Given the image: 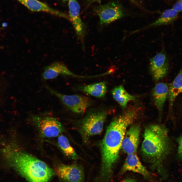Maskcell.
Instances as JSON below:
<instances>
[{
    "label": "cell",
    "instance_id": "83f0119b",
    "mask_svg": "<svg viewBox=\"0 0 182 182\" xmlns=\"http://www.w3.org/2000/svg\"><path fill=\"white\" fill-rule=\"evenodd\" d=\"M2 47H0V49H2Z\"/></svg>",
    "mask_w": 182,
    "mask_h": 182
},
{
    "label": "cell",
    "instance_id": "ac0fdd59",
    "mask_svg": "<svg viewBox=\"0 0 182 182\" xmlns=\"http://www.w3.org/2000/svg\"><path fill=\"white\" fill-rule=\"evenodd\" d=\"M182 92V68L169 88L168 97L169 108L172 109L176 98Z\"/></svg>",
    "mask_w": 182,
    "mask_h": 182
},
{
    "label": "cell",
    "instance_id": "484cf974",
    "mask_svg": "<svg viewBox=\"0 0 182 182\" xmlns=\"http://www.w3.org/2000/svg\"><path fill=\"white\" fill-rule=\"evenodd\" d=\"M7 25V24L6 23H4L2 24V26L3 27H6Z\"/></svg>",
    "mask_w": 182,
    "mask_h": 182
},
{
    "label": "cell",
    "instance_id": "9a60e30c",
    "mask_svg": "<svg viewBox=\"0 0 182 182\" xmlns=\"http://www.w3.org/2000/svg\"><path fill=\"white\" fill-rule=\"evenodd\" d=\"M169 88L167 84L160 82L156 84L153 89L152 94L153 102L160 114L168 97Z\"/></svg>",
    "mask_w": 182,
    "mask_h": 182
},
{
    "label": "cell",
    "instance_id": "8fae6325",
    "mask_svg": "<svg viewBox=\"0 0 182 182\" xmlns=\"http://www.w3.org/2000/svg\"><path fill=\"white\" fill-rule=\"evenodd\" d=\"M69 20L71 22L78 38L82 40L85 32V25L80 16V7L76 0H69Z\"/></svg>",
    "mask_w": 182,
    "mask_h": 182
},
{
    "label": "cell",
    "instance_id": "4fadbf2b",
    "mask_svg": "<svg viewBox=\"0 0 182 182\" xmlns=\"http://www.w3.org/2000/svg\"><path fill=\"white\" fill-rule=\"evenodd\" d=\"M136 154H127L121 172L131 171L140 174L146 178H150L151 176L150 173L141 164Z\"/></svg>",
    "mask_w": 182,
    "mask_h": 182
},
{
    "label": "cell",
    "instance_id": "603a6c76",
    "mask_svg": "<svg viewBox=\"0 0 182 182\" xmlns=\"http://www.w3.org/2000/svg\"><path fill=\"white\" fill-rule=\"evenodd\" d=\"M121 182H137V181L133 179L128 178L124 179Z\"/></svg>",
    "mask_w": 182,
    "mask_h": 182
},
{
    "label": "cell",
    "instance_id": "e0dca14e",
    "mask_svg": "<svg viewBox=\"0 0 182 182\" xmlns=\"http://www.w3.org/2000/svg\"><path fill=\"white\" fill-rule=\"evenodd\" d=\"M178 14V12L173 9H167L164 11L160 17L154 22L141 29L132 31L131 33L132 34L133 33L151 27L168 25L172 23L177 17Z\"/></svg>",
    "mask_w": 182,
    "mask_h": 182
},
{
    "label": "cell",
    "instance_id": "4316f807",
    "mask_svg": "<svg viewBox=\"0 0 182 182\" xmlns=\"http://www.w3.org/2000/svg\"><path fill=\"white\" fill-rule=\"evenodd\" d=\"M69 0H62V1L63 2H65L66 1H69Z\"/></svg>",
    "mask_w": 182,
    "mask_h": 182
},
{
    "label": "cell",
    "instance_id": "7a4b0ae2",
    "mask_svg": "<svg viewBox=\"0 0 182 182\" xmlns=\"http://www.w3.org/2000/svg\"><path fill=\"white\" fill-rule=\"evenodd\" d=\"M3 152L9 166L28 182H50L55 174L45 162L22 150L10 146Z\"/></svg>",
    "mask_w": 182,
    "mask_h": 182
},
{
    "label": "cell",
    "instance_id": "d6986e66",
    "mask_svg": "<svg viewBox=\"0 0 182 182\" xmlns=\"http://www.w3.org/2000/svg\"><path fill=\"white\" fill-rule=\"evenodd\" d=\"M80 89L91 95L101 98L105 95L107 91V86L106 82L103 81L83 86L80 87Z\"/></svg>",
    "mask_w": 182,
    "mask_h": 182
},
{
    "label": "cell",
    "instance_id": "ffe728a7",
    "mask_svg": "<svg viewBox=\"0 0 182 182\" xmlns=\"http://www.w3.org/2000/svg\"><path fill=\"white\" fill-rule=\"evenodd\" d=\"M57 143L59 147L65 155L74 160L80 158L70 145L67 139L64 135L60 134L58 136Z\"/></svg>",
    "mask_w": 182,
    "mask_h": 182
},
{
    "label": "cell",
    "instance_id": "9c48e42d",
    "mask_svg": "<svg viewBox=\"0 0 182 182\" xmlns=\"http://www.w3.org/2000/svg\"><path fill=\"white\" fill-rule=\"evenodd\" d=\"M149 71L154 80L158 81L168 73L169 62L166 53L163 48L158 53L149 59Z\"/></svg>",
    "mask_w": 182,
    "mask_h": 182
},
{
    "label": "cell",
    "instance_id": "277c9868",
    "mask_svg": "<svg viewBox=\"0 0 182 182\" xmlns=\"http://www.w3.org/2000/svg\"><path fill=\"white\" fill-rule=\"evenodd\" d=\"M108 113L107 111L100 110L89 113L83 118L80 126L83 137L87 138L100 133Z\"/></svg>",
    "mask_w": 182,
    "mask_h": 182
},
{
    "label": "cell",
    "instance_id": "5b68a950",
    "mask_svg": "<svg viewBox=\"0 0 182 182\" xmlns=\"http://www.w3.org/2000/svg\"><path fill=\"white\" fill-rule=\"evenodd\" d=\"M46 87L52 94L58 98L66 107L74 112L84 113L92 104L90 99L87 97L78 95H64L48 86H46Z\"/></svg>",
    "mask_w": 182,
    "mask_h": 182
},
{
    "label": "cell",
    "instance_id": "52a82bcc",
    "mask_svg": "<svg viewBox=\"0 0 182 182\" xmlns=\"http://www.w3.org/2000/svg\"><path fill=\"white\" fill-rule=\"evenodd\" d=\"M55 174L65 182H85L84 169L77 164L67 165L60 164L55 166Z\"/></svg>",
    "mask_w": 182,
    "mask_h": 182
},
{
    "label": "cell",
    "instance_id": "44dd1931",
    "mask_svg": "<svg viewBox=\"0 0 182 182\" xmlns=\"http://www.w3.org/2000/svg\"><path fill=\"white\" fill-rule=\"evenodd\" d=\"M177 141L178 144V155L182 159V135L177 138Z\"/></svg>",
    "mask_w": 182,
    "mask_h": 182
},
{
    "label": "cell",
    "instance_id": "ba28073f",
    "mask_svg": "<svg viewBox=\"0 0 182 182\" xmlns=\"http://www.w3.org/2000/svg\"><path fill=\"white\" fill-rule=\"evenodd\" d=\"M34 119L40 133L44 137H58L64 131L62 124L55 118L38 117H35Z\"/></svg>",
    "mask_w": 182,
    "mask_h": 182
},
{
    "label": "cell",
    "instance_id": "cb8c5ba5",
    "mask_svg": "<svg viewBox=\"0 0 182 182\" xmlns=\"http://www.w3.org/2000/svg\"><path fill=\"white\" fill-rule=\"evenodd\" d=\"M102 0H87L90 3H92L94 2H97L101 5V1Z\"/></svg>",
    "mask_w": 182,
    "mask_h": 182
},
{
    "label": "cell",
    "instance_id": "8992f818",
    "mask_svg": "<svg viewBox=\"0 0 182 182\" xmlns=\"http://www.w3.org/2000/svg\"><path fill=\"white\" fill-rule=\"evenodd\" d=\"M94 11L99 17L101 25H108L121 18L125 14L123 6L115 1L96 6Z\"/></svg>",
    "mask_w": 182,
    "mask_h": 182
},
{
    "label": "cell",
    "instance_id": "2e32d148",
    "mask_svg": "<svg viewBox=\"0 0 182 182\" xmlns=\"http://www.w3.org/2000/svg\"><path fill=\"white\" fill-rule=\"evenodd\" d=\"M114 99L123 109L125 108L128 103L131 101H134L136 97L127 93L122 85L114 87L111 91Z\"/></svg>",
    "mask_w": 182,
    "mask_h": 182
},
{
    "label": "cell",
    "instance_id": "3957f363",
    "mask_svg": "<svg viewBox=\"0 0 182 182\" xmlns=\"http://www.w3.org/2000/svg\"><path fill=\"white\" fill-rule=\"evenodd\" d=\"M171 145L168 130L164 125L154 124L146 127L141 150L144 157L152 168L161 171Z\"/></svg>",
    "mask_w": 182,
    "mask_h": 182
},
{
    "label": "cell",
    "instance_id": "6da1fadb",
    "mask_svg": "<svg viewBox=\"0 0 182 182\" xmlns=\"http://www.w3.org/2000/svg\"><path fill=\"white\" fill-rule=\"evenodd\" d=\"M140 109L136 105L129 107L110 124L101 144V166L94 182H111L126 129L139 117Z\"/></svg>",
    "mask_w": 182,
    "mask_h": 182
},
{
    "label": "cell",
    "instance_id": "d4e9b609",
    "mask_svg": "<svg viewBox=\"0 0 182 182\" xmlns=\"http://www.w3.org/2000/svg\"><path fill=\"white\" fill-rule=\"evenodd\" d=\"M131 1L133 2V3H135V4H136L138 5V3H137V2L135 0H130Z\"/></svg>",
    "mask_w": 182,
    "mask_h": 182
},
{
    "label": "cell",
    "instance_id": "5bb4252c",
    "mask_svg": "<svg viewBox=\"0 0 182 182\" xmlns=\"http://www.w3.org/2000/svg\"><path fill=\"white\" fill-rule=\"evenodd\" d=\"M28 8L34 11H43L69 19V16L50 7L47 4L37 0H16Z\"/></svg>",
    "mask_w": 182,
    "mask_h": 182
},
{
    "label": "cell",
    "instance_id": "30bf717a",
    "mask_svg": "<svg viewBox=\"0 0 182 182\" xmlns=\"http://www.w3.org/2000/svg\"><path fill=\"white\" fill-rule=\"evenodd\" d=\"M140 127L136 124L132 125L126 132L123 139L121 148L127 154L136 153L139 141Z\"/></svg>",
    "mask_w": 182,
    "mask_h": 182
},
{
    "label": "cell",
    "instance_id": "7402d4cb",
    "mask_svg": "<svg viewBox=\"0 0 182 182\" xmlns=\"http://www.w3.org/2000/svg\"><path fill=\"white\" fill-rule=\"evenodd\" d=\"M173 9L178 12L182 10V0H179L173 6Z\"/></svg>",
    "mask_w": 182,
    "mask_h": 182
},
{
    "label": "cell",
    "instance_id": "7c38bea8",
    "mask_svg": "<svg viewBox=\"0 0 182 182\" xmlns=\"http://www.w3.org/2000/svg\"><path fill=\"white\" fill-rule=\"evenodd\" d=\"M64 75L79 78L91 77V76H80L75 74L71 72L62 63L56 62L47 66L42 74L44 80L53 79L59 75Z\"/></svg>",
    "mask_w": 182,
    "mask_h": 182
}]
</instances>
